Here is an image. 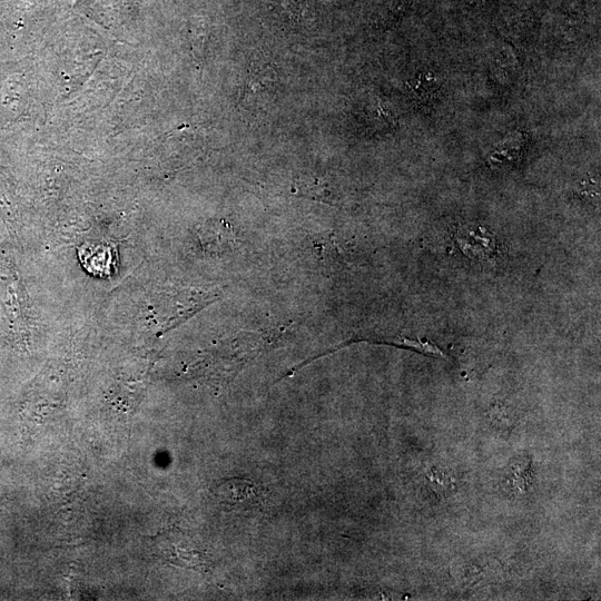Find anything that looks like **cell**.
<instances>
[{
  "instance_id": "1",
  "label": "cell",
  "mask_w": 601,
  "mask_h": 601,
  "mask_svg": "<svg viewBox=\"0 0 601 601\" xmlns=\"http://www.w3.org/2000/svg\"><path fill=\"white\" fill-rule=\"evenodd\" d=\"M277 81L270 63L253 60L239 90V106L254 115L265 111L275 99Z\"/></svg>"
},
{
  "instance_id": "2",
  "label": "cell",
  "mask_w": 601,
  "mask_h": 601,
  "mask_svg": "<svg viewBox=\"0 0 601 601\" xmlns=\"http://www.w3.org/2000/svg\"><path fill=\"white\" fill-rule=\"evenodd\" d=\"M257 489L249 480L230 479L220 483L215 490V495L219 502L233 508L252 506L257 500Z\"/></svg>"
},
{
  "instance_id": "3",
  "label": "cell",
  "mask_w": 601,
  "mask_h": 601,
  "mask_svg": "<svg viewBox=\"0 0 601 601\" xmlns=\"http://www.w3.org/2000/svg\"><path fill=\"white\" fill-rule=\"evenodd\" d=\"M428 487L439 496L446 497L455 490L454 476L444 470L434 469L426 475Z\"/></svg>"
},
{
  "instance_id": "4",
  "label": "cell",
  "mask_w": 601,
  "mask_h": 601,
  "mask_svg": "<svg viewBox=\"0 0 601 601\" xmlns=\"http://www.w3.org/2000/svg\"><path fill=\"white\" fill-rule=\"evenodd\" d=\"M283 3L293 14H299L306 3V0H283Z\"/></svg>"
},
{
  "instance_id": "5",
  "label": "cell",
  "mask_w": 601,
  "mask_h": 601,
  "mask_svg": "<svg viewBox=\"0 0 601 601\" xmlns=\"http://www.w3.org/2000/svg\"><path fill=\"white\" fill-rule=\"evenodd\" d=\"M492 420L500 426H505L509 424V415L500 408V411H496L492 414Z\"/></svg>"
}]
</instances>
